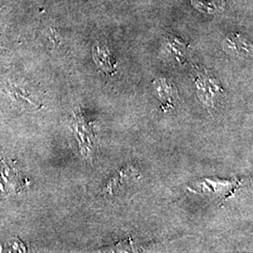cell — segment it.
<instances>
[{
	"instance_id": "1",
	"label": "cell",
	"mask_w": 253,
	"mask_h": 253,
	"mask_svg": "<svg viewBox=\"0 0 253 253\" xmlns=\"http://www.w3.org/2000/svg\"><path fill=\"white\" fill-rule=\"evenodd\" d=\"M223 46L228 52H233L234 54H249L251 47L247 41L236 34H233L226 38Z\"/></svg>"
},
{
	"instance_id": "2",
	"label": "cell",
	"mask_w": 253,
	"mask_h": 253,
	"mask_svg": "<svg viewBox=\"0 0 253 253\" xmlns=\"http://www.w3.org/2000/svg\"><path fill=\"white\" fill-rule=\"evenodd\" d=\"M93 57L101 71L108 73H114V62L112 61L108 51L105 48H101L99 45L95 46Z\"/></svg>"
}]
</instances>
